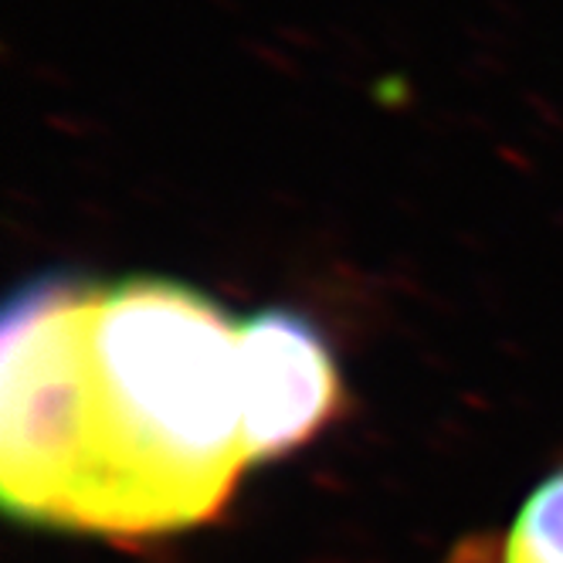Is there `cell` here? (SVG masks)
Returning <instances> with one entry per match:
<instances>
[{
	"mask_svg": "<svg viewBox=\"0 0 563 563\" xmlns=\"http://www.w3.org/2000/svg\"><path fill=\"white\" fill-rule=\"evenodd\" d=\"M96 286L48 272L4 309L0 493L24 527L68 530L92 445L89 316Z\"/></svg>",
	"mask_w": 563,
	"mask_h": 563,
	"instance_id": "obj_2",
	"label": "cell"
},
{
	"mask_svg": "<svg viewBox=\"0 0 563 563\" xmlns=\"http://www.w3.org/2000/svg\"><path fill=\"white\" fill-rule=\"evenodd\" d=\"M238 390L245 462L286 459L346 408L336 360L306 316L262 309L238 323Z\"/></svg>",
	"mask_w": 563,
	"mask_h": 563,
	"instance_id": "obj_3",
	"label": "cell"
},
{
	"mask_svg": "<svg viewBox=\"0 0 563 563\" xmlns=\"http://www.w3.org/2000/svg\"><path fill=\"white\" fill-rule=\"evenodd\" d=\"M234 330L214 299L170 278L96 289L92 445L71 533L150 540L228 506L249 468Z\"/></svg>",
	"mask_w": 563,
	"mask_h": 563,
	"instance_id": "obj_1",
	"label": "cell"
},
{
	"mask_svg": "<svg viewBox=\"0 0 563 563\" xmlns=\"http://www.w3.org/2000/svg\"><path fill=\"white\" fill-rule=\"evenodd\" d=\"M449 563H563V468L527 496L503 537H465Z\"/></svg>",
	"mask_w": 563,
	"mask_h": 563,
	"instance_id": "obj_4",
	"label": "cell"
}]
</instances>
